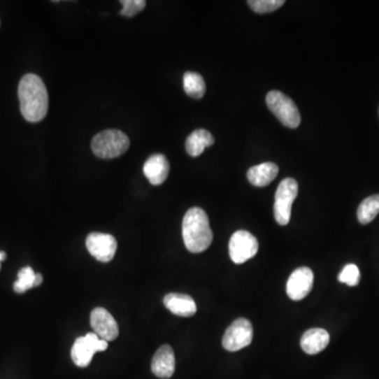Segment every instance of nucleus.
<instances>
[{"label": "nucleus", "instance_id": "20", "mask_svg": "<svg viewBox=\"0 0 379 379\" xmlns=\"http://www.w3.org/2000/svg\"><path fill=\"white\" fill-rule=\"evenodd\" d=\"M35 278H36V273L33 271L31 266L22 268L18 272V279L14 283V290L17 293H24L30 289L34 288Z\"/></svg>", "mask_w": 379, "mask_h": 379}, {"label": "nucleus", "instance_id": "12", "mask_svg": "<svg viewBox=\"0 0 379 379\" xmlns=\"http://www.w3.org/2000/svg\"><path fill=\"white\" fill-rule=\"evenodd\" d=\"M152 372L158 378H171L175 372V355L172 348L164 345L156 351L152 360Z\"/></svg>", "mask_w": 379, "mask_h": 379}, {"label": "nucleus", "instance_id": "5", "mask_svg": "<svg viewBox=\"0 0 379 379\" xmlns=\"http://www.w3.org/2000/svg\"><path fill=\"white\" fill-rule=\"evenodd\" d=\"M299 194V183L295 179H283L275 193L274 217L277 224L287 226L290 222L292 205Z\"/></svg>", "mask_w": 379, "mask_h": 379}, {"label": "nucleus", "instance_id": "6", "mask_svg": "<svg viewBox=\"0 0 379 379\" xmlns=\"http://www.w3.org/2000/svg\"><path fill=\"white\" fill-rule=\"evenodd\" d=\"M108 341L99 338L95 333H87L85 336L78 337L71 350L73 362L80 368H85L92 362L94 354L107 350Z\"/></svg>", "mask_w": 379, "mask_h": 379}, {"label": "nucleus", "instance_id": "17", "mask_svg": "<svg viewBox=\"0 0 379 379\" xmlns=\"http://www.w3.org/2000/svg\"><path fill=\"white\" fill-rule=\"evenodd\" d=\"M215 143V138L209 131L199 129L191 133L185 141V150L193 157L201 155L206 148L211 147Z\"/></svg>", "mask_w": 379, "mask_h": 379}, {"label": "nucleus", "instance_id": "16", "mask_svg": "<svg viewBox=\"0 0 379 379\" xmlns=\"http://www.w3.org/2000/svg\"><path fill=\"white\" fill-rule=\"evenodd\" d=\"M278 172V166L274 162H264L249 169L247 177L250 183L255 187H266L276 178Z\"/></svg>", "mask_w": 379, "mask_h": 379}, {"label": "nucleus", "instance_id": "3", "mask_svg": "<svg viewBox=\"0 0 379 379\" xmlns=\"http://www.w3.org/2000/svg\"><path fill=\"white\" fill-rule=\"evenodd\" d=\"M130 147V139L120 130H106L94 136L92 151L97 157L112 159L126 153Z\"/></svg>", "mask_w": 379, "mask_h": 379}, {"label": "nucleus", "instance_id": "23", "mask_svg": "<svg viewBox=\"0 0 379 379\" xmlns=\"http://www.w3.org/2000/svg\"><path fill=\"white\" fill-rule=\"evenodd\" d=\"M120 3L122 5L120 14L126 17H133L139 12L143 11L147 5L145 0H122Z\"/></svg>", "mask_w": 379, "mask_h": 379}, {"label": "nucleus", "instance_id": "1", "mask_svg": "<svg viewBox=\"0 0 379 379\" xmlns=\"http://www.w3.org/2000/svg\"><path fill=\"white\" fill-rule=\"evenodd\" d=\"M18 97L24 120L38 122L45 117L49 108V95L41 77L35 74L24 75L18 85Z\"/></svg>", "mask_w": 379, "mask_h": 379}, {"label": "nucleus", "instance_id": "21", "mask_svg": "<svg viewBox=\"0 0 379 379\" xmlns=\"http://www.w3.org/2000/svg\"><path fill=\"white\" fill-rule=\"evenodd\" d=\"M248 5L256 13H271L283 7L285 0H249Z\"/></svg>", "mask_w": 379, "mask_h": 379}, {"label": "nucleus", "instance_id": "18", "mask_svg": "<svg viewBox=\"0 0 379 379\" xmlns=\"http://www.w3.org/2000/svg\"><path fill=\"white\" fill-rule=\"evenodd\" d=\"M183 89L192 99H203L206 93V83L203 76L196 72H185L183 75Z\"/></svg>", "mask_w": 379, "mask_h": 379}, {"label": "nucleus", "instance_id": "25", "mask_svg": "<svg viewBox=\"0 0 379 379\" xmlns=\"http://www.w3.org/2000/svg\"><path fill=\"white\" fill-rule=\"evenodd\" d=\"M7 257V254L5 252H0V262H3Z\"/></svg>", "mask_w": 379, "mask_h": 379}, {"label": "nucleus", "instance_id": "11", "mask_svg": "<svg viewBox=\"0 0 379 379\" xmlns=\"http://www.w3.org/2000/svg\"><path fill=\"white\" fill-rule=\"evenodd\" d=\"M90 322L94 333L108 343L117 338L120 335L117 322L112 314L103 308H95L92 311Z\"/></svg>", "mask_w": 379, "mask_h": 379}, {"label": "nucleus", "instance_id": "2", "mask_svg": "<svg viewBox=\"0 0 379 379\" xmlns=\"http://www.w3.org/2000/svg\"><path fill=\"white\" fill-rule=\"evenodd\" d=\"M183 238L185 248L192 253H201L211 245L213 232L209 217L201 208H191L183 220Z\"/></svg>", "mask_w": 379, "mask_h": 379}, {"label": "nucleus", "instance_id": "14", "mask_svg": "<svg viewBox=\"0 0 379 379\" xmlns=\"http://www.w3.org/2000/svg\"><path fill=\"white\" fill-rule=\"evenodd\" d=\"M164 307L173 314L181 317H191L197 311L196 303L192 297L180 293H170L164 299Z\"/></svg>", "mask_w": 379, "mask_h": 379}, {"label": "nucleus", "instance_id": "19", "mask_svg": "<svg viewBox=\"0 0 379 379\" xmlns=\"http://www.w3.org/2000/svg\"><path fill=\"white\" fill-rule=\"evenodd\" d=\"M379 213V194L366 197L357 210L358 222L362 224H368L375 220Z\"/></svg>", "mask_w": 379, "mask_h": 379}, {"label": "nucleus", "instance_id": "13", "mask_svg": "<svg viewBox=\"0 0 379 379\" xmlns=\"http://www.w3.org/2000/svg\"><path fill=\"white\" fill-rule=\"evenodd\" d=\"M170 172V164L166 156L162 154H154L150 156L143 166V173L148 180L154 185H159L166 181Z\"/></svg>", "mask_w": 379, "mask_h": 379}, {"label": "nucleus", "instance_id": "24", "mask_svg": "<svg viewBox=\"0 0 379 379\" xmlns=\"http://www.w3.org/2000/svg\"><path fill=\"white\" fill-rule=\"evenodd\" d=\"M43 275L36 274V278H35V287L41 286V283H43Z\"/></svg>", "mask_w": 379, "mask_h": 379}, {"label": "nucleus", "instance_id": "8", "mask_svg": "<svg viewBox=\"0 0 379 379\" xmlns=\"http://www.w3.org/2000/svg\"><path fill=\"white\" fill-rule=\"evenodd\" d=\"M258 252V241L254 235L245 230H239L232 235L229 243L231 259L236 264L253 258Z\"/></svg>", "mask_w": 379, "mask_h": 379}, {"label": "nucleus", "instance_id": "7", "mask_svg": "<svg viewBox=\"0 0 379 379\" xmlns=\"http://www.w3.org/2000/svg\"><path fill=\"white\" fill-rule=\"evenodd\" d=\"M253 341V326L247 318H238L231 324L222 338V347L229 352H236L248 347Z\"/></svg>", "mask_w": 379, "mask_h": 379}, {"label": "nucleus", "instance_id": "15", "mask_svg": "<svg viewBox=\"0 0 379 379\" xmlns=\"http://www.w3.org/2000/svg\"><path fill=\"white\" fill-rule=\"evenodd\" d=\"M330 335L324 329H310L303 333L301 339V349L310 355L320 353L328 347Z\"/></svg>", "mask_w": 379, "mask_h": 379}, {"label": "nucleus", "instance_id": "10", "mask_svg": "<svg viewBox=\"0 0 379 379\" xmlns=\"http://www.w3.org/2000/svg\"><path fill=\"white\" fill-rule=\"evenodd\" d=\"M314 274L308 266L296 269L289 277L287 294L292 301H301L313 288Z\"/></svg>", "mask_w": 379, "mask_h": 379}, {"label": "nucleus", "instance_id": "22", "mask_svg": "<svg viewBox=\"0 0 379 379\" xmlns=\"http://www.w3.org/2000/svg\"><path fill=\"white\" fill-rule=\"evenodd\" d=\"M338 280L350 287L357 286L360 280L359 269L357 268L356 264H347L343 269V271L339 273Z\"/></svg>", "mask_w": 379, "mask_h": 379}, {"label": "nucleus", "instance_id": "4", "mask_svg": "<svg viewBox=\"0 0 379 379\" xmlns=\"http://www.w3.org/2000/svg\"><path fill=\"white\" fill-rule=\"evenodd\" d=\"M266 101L270 111L283 126L299 128L301 122V112L290 97L279 91H271L266 95Z\"/></svg>", "mask_w": 379, "mask_h": 379}, {"label": "nucleus", "instance_id": "9", "mask_svg": "<svg viewBox=\"0 0 379 379\" xmlns=\"http://www.w3.org/2000/svg\"><path fill=\"white\" fill-rule=\"evenodd\" d=\"M85 245L89 253L101 262H111L117 250L115 237L105 233L94 232L87 235Z\"/></svg>", "mask_w": 379, "mask_h": 379}]
</instances>
